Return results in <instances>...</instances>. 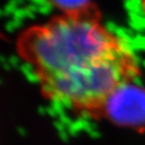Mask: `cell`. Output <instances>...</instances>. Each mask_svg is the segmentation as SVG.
Wrapping results in <instances>:
<instances>
[{
  "instance_id": "obj_1",
  "label": "cell",
  "mask_w": 145,
  "mask_h": 145,
  "mask_svg": "<svg viewBox=\"0 0 145 145\" xmlns=\"http://www.w3.org/2000/svg\"><path fill=\"white\" fill-rule=\"evenodd\" d=\"M16 50L43 95L81 115H104L112 98L140 75L130 45L89 6L26 28Z\"/></svg>"
},
{
  "instance_id": "obj_2",
  "label": "cell",
  "mask_w": 145,
  "mask_h": 145,
  "mask_svg": "<svg viewBox=\"0 0 145 145\" xmlns=\"http://www.w3.org/2000/svg\"><path fill=\"white\" fill-rule=\"evenodd\" d=\"M127 87L112 98L105 113L110 112L112 118L123 122L135 123L145 120L144 96L132 94L129 97V91L126 92Z\"/></svg>"
},
{
  "instance_id": "obj_3",
  "label": "cell",
  "mask_w": 145,
  "mask_h": 145,
  "mask_svg": "<svg viewBox=\"0 0 145 145\" xmlns=\"http://www.w3.org/2000/svg\"><path fill=\"white\" fill-rule=\"evenodd\" d=\"M50 1L57 8L61 9L63 13L78 11L89 6L88 0H50Z\"/></svg>"
},
{
  "instance_id": "obj_4",
  "label": "cell",
  "mask_w": 145,
  "mask_h": 145,
  "mask_svg": "<svg viewBox=\"0 0 145 145\" xmlns=\"http://www.w3.org/2000/svg\"><path fill=\"white\" fill-rule=\"evenodd\" d=\"M141 7H142V10L145 14V0H141Z\"/></svg>"
},
{
  "instance_id": "obj_5",
  "label": "cell",
  "mask_w": 145,
  "mask_h": 145,
  "mask_svg": "<svg viewBox=\"0 0 145 145\" xmlns=\"http://www.w3.org/2000/svg\"><path fill=\"white\" fill-rule=\"evenodd\" d=\"M0 35H1V34H0Z\"/></svg>"
}]
</instances>
